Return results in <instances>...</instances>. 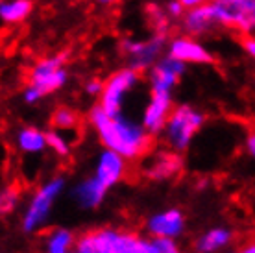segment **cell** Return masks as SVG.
Segmentation results:
<instances>
[{
    "label": "cell",
    "instance_id": "6da1fadb",
    "mask_svg": "<svg viewBox=\"0 0 255 253\" xmlns=\"http://www.w3.org/2000/svg\"><path fill=\"white\" fill-rule=\"evenodd\" d=\"M91 122L108 150L124 159H137L152 148V135L142 126L124 119L121 113L109 115L100 106L91 109Z\"/></svg>",
    "mask_w": 255,
    "mask_h": 253
},
{
    "label": "cell",
    "instance_id": "7a4b0ae2",
    "mask_svg": "<svg viewBox=\"0 0 255 253\" xmlns=\"http://www.w3.org/2000/svg\"><path fill=\"white\" fill-rule=\"evenodd\" d=\"M80 253H150V241L133 233H119L113 229H98L85 233L76 242Z\"/></svg>",
    "mask_w": 255,
    "mask_h": 253
},
{
    "label": "cell",
    "instance_id": "3957f363",
    "mask_svg": "<svg viewBox=\"0 0 255 253\" xmlns=\"http://www.w3.org/2000/svg\"><path fill=\"white\" fill-rule=\"evenodd\" d=\"M204 115L191 106H179V108L172 109L163 126L166 142L176 152H183L189 148L191 140L200 131V127L204 126Z\"/></svg>",
    "mask_w": 255,
    "mask_h": 253
},
{
    "label": "cell",
    "instance_id": "277c9868",
    "mask_svg": "<svg viewBox=\"0 0 255 253\" xmlns=\"http://www.w3.org/2000/svg\"><path fill=\"white\" fill-rule=\"evenodd\" d=\"M211 4L217 24L235 28L246 35L254 32L255 0H213Z\"/></svg>",
    "mask_w": 255,
    "mask_h": 253
},
{
    "label": "cell",
    "instance_id": "5b68a950",
    "mask_svg": "<svg viewBox=\"0 0 255 253\" xmlns=\"http://www.w3.org/2000/svg\"><path fill=\"white\" fill-rule=\"evenodd\" d=\"M63 189H65L63 177H54V179L45 183L33 194L32 202L28 205V211H26L24 218H22V229H24L26 233H33L35 229H39L48 220L52 205L58 200V196L61 194Z\"/></svg>",
    "mask_w": 255,
    "mask_h": 253
},
{
    "label": "cell",
    "instance_id": "8992f818",
    "mask_svg": "<svg viewBox=\"0 0 255 253\" xmlns=\"http://www.w3.org/2000/svg\"><path fill=\"white\" fill-rule=\"evenodd\" d=\"M65 59H67V54L41 59L30 74V87L35 89L41 96L59 91L67 82V70L63 67Z\"/></svg>",
    "mask_w": 255,
    "mask_h": 253
},
{
    "label": "cell",
    "instance_id": "52a82bcc",
    "mask_svg": "<svg viewBox=\"0 0 255 253\" xmlns=\"http://www.w3.org/2000/svg\"><path fill=\"white\" fill-rule=\"evenodd\" d=\"M139 82V70L135 69H121L115 74L108 78V82L102 85L100 93V108L109 115H119L122 109L124 95L129 93L135 87V83Z\"/></svg>",
    "mask_w": 255,
    "mask_h": 253
},
{
    "label": "cell",
    "instance_id": "ba28073f",
    "mask_svg": "<svg viewBox=\"0 0 255 253\" xmlns=\"http://www.w3.org/2000/svg\"><path fill=\"white\" fill-rule=\"evenodd\" d=\"M183 72H185V63H181L170 56L153 63L152 70H150L152 93H172V89L178 85Z\"/></svg>",
    "mask_w": 255,
    "mask_h": 253
},
{
    "label": "cell",
    "instance_id": "9c48e42d",
    "mask_svg": "<svg viewBox=\"0 0 255 253\" xmlns=\"http://www.w3.org/2000/svg\"><path fill=\"white\" fill-rule=\"evenodd\" d=\"M165 39L166 37H161V35H153L150 41H126L124 50L131 57V69L142 70L152 67L163 50Z\"/></svg>",
    "mask_w": 255,
    "mask_h": 253
},
{
    "label": "cell",
    "instance_id": "30bf717a",
    "mask_svg": "<svg viewBox=\"0 0 255 253\" xmlns=\"http://www.w3.org/2000/svg\"><path fill=\"white\" fill-rule=\"evenodd\" d=\"M172 111V96L170 93H152V98L148 102L142 113V124L150 135L163 131L168 115Z\"/></svg>",
    "mask_w": 255,
    "mask_h": 253
},
{
    "label": "cell",
    "instance_id": "8fae6325",
    "mask_svg": "<svg viewBox=\"0 0 255 253\" xmlns=\"http://www.w3.org/2000/svg\"><path fill=\"white\" fill-rule=\"evenodd\" d=\"M183 168V159L179 152L170 150V152L155 153L150 163L144 166V176L150 177L152 181H168L176 177Z\"/></svg>",
    "mask_w": 255,
    "mask_h": 253
},
{
    "label": "cell",
    "instance_id": "7c38bea8",
    "mask_svg": "<svg viewBox=\"0 0 255 253\" xmlns=\"http://www.w3.org/2000/svg\"><path fill=\"white\" fill-rule=\"evenodd\" d=\"M168 56L178 59L181 63H196V65H209L215 61V57L204 44H200L194 39L178 37L174 39L168 46Z\"/></svg>",
    "mask_w": 255,
    "mask_h": 253
},
{
    "label": "cell",
    "instance_id": "4fadbf2b",
    "mask_svg": "<svg viewBox=\"0 0 255 253\" xmlns=\"http://www.w3.org/2000/svg\"><path fill=\"white\" fill-rule=\"evenodd\" d=\"M126 174V159L119 155L113 150H108L100 155L98 163H96V172L95 177L96 181L102 185L104 189H111L113 185H117Z\"/></svg>",
    "mask_w": 255,
    "mask_h": 253
},
{
    "label": "cell",
    "instance_id": "5bb4252c",
    "mask_svg": "<svg viewBox=\"0 0 255 253\" xmlns=\"http://www.w3.org/2000/svg\"><path fill=\"white\" fill-rule=\"evenodd\" d=\"M185 228V216L179 209H168L153 215L148 220V231L152 237H179Z\"/></svg>",
    "mask_w": 255,
    "mask_h": 253
},
{
    "label": "cell",
    "instance_id": "9a60e30c",
    "mask_svg": "<svg viewBox=\"0 0 255 253\" xmlns=\"http://www.w3.org/2000/svg\"><path fill=\"white\" fill-rule=\"evenodd\" d=\"M215 24H217V19H215V11H213V4L207 0L204 4L191 7L187 11L185 28L187 32L192 33V35H202V33L209 32Z\"/></svg>",
    "mask_w": 255,
    "mask_h": 253
},
{
    "label": "cell",
    "instance_id": "2e32d148",
    "mask_svg": "<svg viewBox=\"0 0 255 253\" xmlns=\"http://www.w3.org/2000/svg\"><path fill=\"white\" fill-rule=\"evenodd\" d=\"M108 194V189H104L102 185L96 181V177H89L82 183L78 185L74 190V196L80 202V205H83L85 209H95L100 203L104 202V198Z\"/></svg>",
    "mask_w": 255,
    "mask_h": 253
},
{
    "label": "cell",
    "instance_id": "e0dca14e",
    "mask_svg": "<svg viewBox=\"0 0 255 253\" xmlns=\"http://www.w3.org/2000/svg\"><path fill=\"white\" fill-rule=\"evenodd\" d=\"M32 9V0H6L0 2V19L7 24H17L28 19Z\"/></svg>",
    "mask_w": 255,
    "mask_h": 253
},
{
    "label": "cell",
    "instance_id": "ac0fdd59",
    "mask_svg": "<svg viewBox=\"0 0 255 253\" xmlns=\"http://www.w3.org/2000/svg\"><path fill=\"white\" fill-rule=\"evenodd\" d=\"M231 241H233V231H230V229H226V228H213L198 241L196 248H198V252L211 253V252H218V250L226 248Z\"/></svg>",
    "mask_w": 255,
    "mask_h": 253
},
{
    "label": "cell",
    "instance_id": "d6986e66",
    "mask_svg": "<svg viewBox=\"0 0 255 253\" xmlns=\"http://www.w3.org/2000/svg\"><path fill=\"white\" fill-rule=\"evenodd\" d=\"M17 144L26 153H39L46 148L45 133L39 131L37 127H24L17 137Z\"/></svg>",
    "mask_w": 255,
    "mask_h": 253
},
{
    "label": "cell",
    "instance_id": "ffe728a7",
    "mask_svg": "<svg viewBox=\"0 0 255 253\" xmlns=\"http://www.w3.org/2000/svg\"><path fill=\"white\" fill-rule=\"evenodd\" d=\"M74 246V237L67 229H56L46 239V250L50 253H67Z\"/></svg>",
    "mask_w": 255,
    "mask_h": 253
},
{
    "label": "cell",
    "instance_id": "44dd1931",
    "mask_svg": "<svg viewBox=\"0 0 255 253\" xmlns=\"http://www.w3.org/2000/svg\"><path fill=\"white\" fill-rule=\"evenodd\" d=\"M148 15H150V22H152L155 35L161 37H168V30H170V22H168V15H166L161 7L157 6H148Z\"/></svg>",
    "mask_w": 255,
    "mask_h": 253
},
{
    "label": "cell",
    "instance_id": "7402d4cb",
    "mask_svg": "<svg viewBox=\"0 0 255 253\" xmlns=\"http://www.w3.org/2000/svg\"><path fill=\"white\" fill-rule=\"evenodd\" d=\"M78 124V115L69 108H58L52 115V126L58 129H72Z\"/></svg>",
    "mask_w": 255,
    "mask_h": 253
},
{
    "label": "cell",
    "instance_id": "603a6c76",
    "mask_svg": "<svg viewBox=\"0 0 255 253\" xmlns=\"http://www.w3.org/2000/svg\"><path fill=\"white\" fill-rule=\"evenodd\" d=\"M45 140H46V146L52 148L54 152L65 157V155H69L70 152V146H69V140L63 139L58 131H46L45 133Z\"/></svg>",
    "mask_w": 255,
    "mask_h": 253
},
{
    "label": "cell",
    "instance_id": "cb8c5ba5",
    "mask_svg": "<svg viewBox=\"0 0 255 253\" xmlns=\"http://www.w3.org/2000/svg\"><path fill=\"white\" fill-rule=\"evenodd\" d=\"M178 246L172 237H153L150 241V253H176Z\"/></svg>",
    "mask_w": 255,
    "mask_h": 253
},
{
    "label": "cell",
    "instance_id": "d4e9b609",
    "mask_svg": "<svg viewBox=\"0 0 255 253\" xmlns=\"http://www.w3.org/2000/svg\"><path fill=\"white\" fill-rule=\"evenodd\" d=\"M17 202H19L17 189H7L4 192H0V215H6V213L15 209Z\"/></svg>",
    "mask_w": 255,
    "mask_h": 253
},
{
    "label": "cell",
    "instance_id": "484cf974",
    "mask_svg": "<svg viewBox=\"0 0 255 253\" xmlns=\"http://www.w3.org/2000/svg\"><path fill=\"white\" fill-rule=\"evenodd\" d=\"M183 11H185V7L181 6L178 0L168 2V6H166V15H170V17H181Z\"/></svg>",
    "mask_w": 255,
    "mask_h": 253
},
{
    "label": "cell",
    "instance_id": "4316f807",
    "mask_svg": "<svg viewBox=\"0 0 255 253\" xmlns=\"http://www.w3.org/2000/svg\"><path fill=\"white\" fill-rule=\"evenodd\" d=\"M102 85L104 83L100 82V80H91V82L85 85V93L91 96H100V93H102Z\"/></svg>",
    "mask_w": 255,
    "mask_h": 253
},
{
    "label": "cell",
    "instance_id": "83f0119b",
    "mask_svg": "<svg viewBox=\"0 0 255 253\" xmlns=\"http://www.w3.org/2000/svg\"><path fill=\"white\" fill-rule=\"evenodd\" d=\"M41 98H43V96L39 95L33 87H30V85L26 87V91H24V102L26 104H35V102H39Z\"/></svg>",
    "mask_w": 255,
    "mask_h": 253
},
{
    "label": "cell",
    "instance_id": "f1b7e54d",
    "mask_svg": "<svg viewBox=\"0 0 255 253\" xmlns=\"http://www.w3.org/2000/svg\"><path fill=\"white\" fill-rule=\"evenodd\" d=\"M244 50L248 52V56H250V57H254V56H255V39L252 37V33H250L248 37L244 39Z\"/></svg>",
    "mask_w": 255,
    "mask_h": 253
},
{
    "label": "cell",
    "instance_id": "f546056e",
    "mask_svg": "<svg viewBox=\"0 0 255 253\" xmlns=\"http://www.w3.org/2000/svg\"><path fill=\"white\" fill-rule=\"evenodd\" d=\"M178 2L185 7V9H191V7H196V6H200V4H204L205 0H178Z\"/></svg>",
    "mask_w": 255,
    "mask_h": 253
},
{
    "label": "cell",
    "instance_id": "4dcf8cb0",
    "mask_svg": "<svg viewBox=\"0 0 255 253\" xmlns=\"http://www.w3.org/2000/svg\"><path fill=\"white\" fill-rule=\"evenodd\" d=\"M246 148H248L250 155H255V135L254 133H250L248 135V139H246Z\"/></svg>",
    "mask_w": 255,
    "mask_h": 253
},
{
    "label": "cell",
    "instance_id": "1f68e13d",
    "mask_svg": "<svg viewBox=\"0 0 255 253\" xmlns=\"http://www.w3.org/2000/svg\"><path fill=\"white\" fill-rule=\"evenodd\" d=\"M100 4H106V6H109V4H113V2H117V0H98Z\"/></svg>",
    "mask_w": 255,
    "mask_h": 253
}]
</instances>
